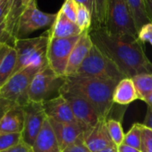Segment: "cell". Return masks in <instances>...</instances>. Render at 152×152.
I'll use <instances>...</instances> for the list:
<instances>
[{
  "label": "cell",
  "mask_w": 152,
  "mask_h": 152,
  "mask_svg": "<svg viewBox=\"0 0 152 152\" xmlns=\"http://www.w3.org/2000/svg\"><path fill=\"white\" fill-rule=\"evenodd\" d=\"M89 34L93 44L118 66L126 77L152 73V63L137 38L115 36L108 33L105 27L90 29Z\"/></svg>",
  "instance_id": "1"
},
{
  "label": "cell",
  "mask_w": 152,
  "mask_h": 152,
  "mask_svg": "<svg viewBox=\"0 0 152 152\" xmlns=\"http://www.w3.org/2000/svg\"><path fill=\"white\" fill-rule=\"evenodd\" d=\"M118 83L87 76L74 75L65 78L60 95L72 94L88 100L100 119H107L113 108L114 91Z\"/></svg>",
  "instance_id": "2"
},
{
  "label": "cell",
  "mask_w": 152,
  "mask_h": 152,
  "mask_svg": "<svg viewBox=\"0 0 152 152\" xmlns=\"http://www.w3.org/2000/svg\"><path fill=\"white\" fill-rule=\"evenodd\" d=\"M49 39L48 30L36 38L17 39L13 46L17 54V62L14 73L30 66L42 69L48 65V47Z\"/></svg>",
  "instance_id": "3"
},
{
  "label": "cell",
  "mask_w": 152,
  "mask_h": 152,
  "mask_svg": "<svg viewBox=\"0 0 152 152\" xmlns=\"http://www.w3.org/2000/svg\"><path fill=\"white\" fill-rule=\"evenodd\" d=\"M104 27L112 35L138 39V29L126 0H107Z\"/></svg>",
  "instance_id": "4"
},
{
  "label": "cell",
  "mask_w": 152,
  "mask_h": 152,
  "mask_svg": "<svg viewBox=\"0 0 152 152\" xmlns=\"http://www.w3.org/2000/svg\"><path fill=\"white\" fill-rule=\"evenodd\" d=\"M76 75L87 76L107 81L119 83L126 76L118 66L105 54H103L94 44L79 68Z\"/></svg>",
  "instance_id": "5"
},
{
  "label": "cell",
  "mask_w": 152,
  "mask_h": 152,
  "mask_svg": "<svg viewBox=\"0 0 152 152\" xmlns=\"http://www.w3.org/2000/svg\"><path fill=\"white\" fill-rule=\"evenodd\" d=\"M40 68L30 66L15 73L0 88V99L23 107L29 102V90L34 76Z\"/></svg>",
  "instance_id": "6"
},
{
  "label": "cell",
  "mask_w": 152,
  "mask_h": 152,
  "mask_svg": "<svg viewBox=\"0 0 152 152\" xmlns=\"http://www.w3.org/2000/svg\"><path fill=\"white\" fill-rule=\"evenodd\" d=\"M64 76L57 75L48 65L42 68L31 82L29 90V101L43 103L60 95L65 83Z\"/></svg>",
  "instance_id": "7"
},
{
  "label": "cell",
  "mask_w": 152,
  "mask_h": 152,
  "mask_svg": "<svg viewBox=\"0 0 152 152\" xmlns=\"http://www.w3.org/2000/svg\"><path fill=\"white\" fill-rule=\"evenodd\" d=\"M57 16L56 14H47L40 11L37 7V0L32 1L24 7L17 25L16 39H25L31 33L48 27H51Z\"/></svg>",
  "instance_id": "8"
},
{
  "label": "cell",
  "mask_w": 152,
  "mask_h": 152,
  "mask_svg": "<svg viewBox=\"0 0 152 152\" xmlns=\"http://www.w3.org/2000/svg\"><path fill=\"white\" fill-rule=\"evenodd\" d=\"M82 34L66 39H49L48 47V64L57 75L65 77V71L70 55L79 41Z\"/></svg>",
  "instance_id": "9"
},
{
  "label": "cell",
  "mask_w": 152,
  "mask_h": 152,
  "mask_svg": "<svg viewBox=\"0 0 152 152\" xmlns=\"http://www.w3.org/2000/svg\"><path fill=\"white\" fill-rule=\"evenodd\" d=\"M23 109L24 115L23 140L32 147L48 116L42 103L29 101L23 107Z\"/></svg>",
  "instance_id": "10"
},
{
  "label": "cell",
  "mask_w": 152,
  "mask_h": 152,
  "mask_svg": "<svg viewBox=\"0 0 152 152\" xmlns=\"http://www.w3.org/2000/svg\"><path fill=\"white\" fill-rule=\"evenodd\" d=\"M62 96L68 101L76 120L83 132L92 128L99 121L100 118L94 107L83 97L72 94H64Z\"/></svg>",
  "instance_id": "11"
},
{
  "label": "cell",
  "mask_w": 152,
  "mask_h": 152,
  "mask_svg": "<svg viewBox=\"0 0 152 152\" xmlns=\"http://www.w3.org/2000/svg\"><path fill=\"white\" fill-rule=\"evenodd\" d=\"M83 140L91 152H99L115 146L110 137L106 119H99L96 125L83 132Z\"/></svg>",
  "instance_id": "12"
},
{
  "label": "cell",
  "mask_w": 152,
  "mask_h": 152,
  "mask_svg": "<svg viewBox=\"0 0 152 152\" xmlns=\"http://www.w3.org/2000/svg\"><path fill=\"white\" fill-rule=\"evenodd\" d=\"M42 104L48 118L60 123L79 124L68 101L62 95H58L57 97L45 101Z\"/></svg>",
  "instance_id": "13"
},
{
  "label": "cell",
  "mask_w": 152,
  "mask_h": 152,
  "mask_svg": "<svg viewBox=\"0 0 152 152\" xmlns=\"http://www.w3.org/2000/svg\"><path fill=\"white\" fill-rule=\"evenodd\" d=\"M92 46L93 42L89 34V31H83L79 41L75 45L70 55L65 71V77L76 75L79 68L89 55Z\"/></svg>",
  "instance_id": "14"
},
{
  "label": "cell",
  "mask_w": 152,
  "mask_h": 152,
  "mask_svg": "<svg viewBox=\"0 0 152 152\" xmlns=\"http://www.w3.org/2000/svg\"><path fill=\"white\" fill-rule=\"evenodd\" d=\"M48 120L55 132L62 152L83 134V130L77 124L60 123L50 118Z\"/></svg>",
  "instance_id": "15"
},
{
  "label": "cell",
  "mask_w": 152,
  "mask_h": 152,
  "mask_svg": "<svg viewBox=\"0 0 152 152\" xmlns=\"http://www.w3.org/2000/svg\"><path fill=\"white\" fill-rule=\"evenodd\" d=\"M24 115L23 107L14 104L0 118V134L23 133Z\"/></svg>",
  "instance_id": "16"
},
{
  "label": "cell",
  "mask_w": 152,
  "mask_h": 152,
  "mask_svg": "<svg viewBox=\"0 0 152 152\" xmlns=\"http://www.w3.org/2000/svg\"><path fill=\"white\" fill-rule=\"evenodd\" d=\"M32 149L33 152H62L48 117L32 145Z\"/></svg>",
  "instance_id": "17"
},
{
  "label": "cell",
  "mask_w": 152,
  "mask_h": 152,
  "mask_svg": "<svg viewBox=\"0 0 152 152\" xmlns=\"http://www.w3.org/2000/svg\"><path fill=\"white\" fill-rule=\"evenodd\" d=\"M50 38L66 39L81 35L83 31L76 23L71 21L61 10L57 12L54 24L48 29Z\"/></svg>",
  "instance_id": "18"
},
{
  "label": "cell",
  "mask_w": 152,
  "mask_h": 152,
  "mask_svg": "<svg viewBox=\"0 0 152 152\" xmlns=\"http://www.w3.org/2000/svg\"><path fill=\"white\" fill-rule=\"evenodd\" d=\"M7 14L5 17L6 31L10 40V46L13 47L16 40V31L19 18L24 9L22 0H7Z\"/></svg>",
  "instance_id": "19"
},
{
  "label": "cell",
  "mask_w": 152,
  "mask_h": 152,
  "mask_svg": "<svg viewBox=\"0 0 152 152\" xmlns=\"http://www.w3.org/2000/svg\"><path fill=\"white\" fill-rule=\"evenodd\" d=\"M136 99H139V95L132 78L126 77L120 81L114 91V103L121 106H126L132 103Z\"/></svg>",
  "instance_id": "20"
},
{
  "label": "cell",
  "mask_w": 152,
  "mask_h": 152,
  "mask_svg": "<svg viewBox=\"0 0 152 152\" xmlns=\"http://www.w3.org/2000/svg\"><path fill=\"white\" fill-rule=\"evenodd\" d=\"M17 62V54L14 47H11L0 64V88H1L13 75Z\"/></svg>",
  "instance_id": "21"
},
{
  "label": "cell",
  "mask_w": 152,
  "mask_h": 152,
  "mask_svg": "<svg viewBox=\"0 0 152 152\" xmlns=\"http://www.w3.org/2000/svg\"><path fill=\"white\" fill-rule=\"evenodd\" d=\"M139 99L145 101V99L152 93V73H141L132 78Z\"/></svg>",
  "instance_id": "22"
},
{
  "label": "cell",
  "mask_w": 152,
  "mask_h": 152,
  "mask_svg": "<svg viewBox=\"0 0 152 152\" xmlns=\"http://www.w3.org/2000/svg\"><path fill=\"white\" fill-rule=\"evenodd\" d=\"M126 2L132 13L136 27L139 30L146 23H150L145 8V2L144 0H126Z\"/></svg>",
  "instance_id": "23"
},
{
  "label": "cell",
  "mask_w": 152,
  "mask_h": 152,
  "mask_svg": "<svg viewBox=\"0 0 152 152\" xmlns=\"http://www.w3.org/2000/svg\"><path fill=\"white\" fill-rule=\"evenodd\" d=\"M144 125L140 123H135L131 127L129 132L125 134L123 144L140 149L141 145V133Z\"/></svg>",
  "instance_id": "24"
},
{
  "label": "cell",
  "mask_w": 152,
  "mask_h": 152,
  "mask_svg": "<svg viewBox=\"0 0 152 152\" xmlns=\"http://www.w3.org/2000/svg\"><path fill=\"white\" fill-rule=\"evenodd\" d=\"M107 126L110 134V137L115 146H119L123 144L124 140V132L122 127V124L119 120L114 118L107 119Z\"/></svg>",
  "instance_id": "25"
},
{
  "label": "cell",
  "mask_w": 152,
  "mask_h": 152,
  "mask_svg": "<svg viewBox=\"0 0 152 152\" xmlns=\"http://www.w3.org/2000/svg\"><path fill=\"white\" fill-rule=\"evenodd\" d=\"M76 24H77L83 31H90L92 25V14L83 5L79 4L77 17H76Z\"/></svg>",
  "instance_id": "26"
},
{
  "label": "cell",
  "mask_w": 152,
  "mask_h": 152,
  "mask_svg": "<svg viewBox=\"0 0 152 152\" xmlns=\"http://www.w3.org/2000/svg\"><path fill=\"white\" fill-rule=\"evenodd\" d=\"M23 141L22 133L0 134V152L6 151Z\"/></svg>",
  "instance_id": "27"
},
{
  "label": "cell",
  "mask_w": 152,
  "mask_h": 152,
  "mask_svg": "<svg viewBox=\"0 0 152 152\" xmlns=\"http://www.w3.org/2000/svg\"><path fill=\"white\" fill-rule=\"evenodd\" d=\"M106 7L107 0H96V15L92 21V25L91 29L104 27L105 18H106Z\"/></svg>",
  "instance_id": "28"
},
{
  "label": "cell",
  "mask_w": 152,
  "mask_h": 152,
  "mask_svg": "<svg viewBox=\"0 0 152 152\" xmlns=\"http://www.w3.org/2000/svg\"><path fill=\"white\" fill-rule=\"evenodd\" d=\"M79 4L75 0H64V2L61 7V11L72 22L76 23Z\"/></svg>",
  "instance_id": "29"
},
{
  "label": "cell",
  "mask_w": 152,
  "mask_h": 152,
  "mask_svg": "<svg viewBox=\"0 0 152 152\" xmlns=\"http://www.w3.org/2000/svg\"><path fill=\"white\" fill-rule=\"evenodd\" d=\"M140 150V152H152V129L146 127L145 125L141 133V145Z\"/></svg>",
  "instance_id": "30"
},
{
  "label": "cell",
  "mask_w": 152,
  "mask_h": 152,
  "mask_svg": "<svg viewBox=\"0 0 152 152\" xmlns=\"http://www.w3.org/2000/svg\"><path fill=\"white\" fill-rule=\"evenodd\" d=\"M138 39L142 44L148 42L152 46V23L144 24L138 31Z\"/></svg>",
  "instance_id": "31"
},
{
  "label": "cell",
  "mask_w": 152,
  "mask_h": 152,
  "mask_svg": "<svg viewBox=\"0 0 152 152\" xmlns=\"http://www.w3.org/2000/svg\"><path fill=\"white\" fill-rule=\"evenodd\" d=\"M63 152H91L83 140V134L74 143L66 148Z\"/></svg>",
  "instance_id": "32"
},
{
  "label": "cell",
  "mask_w": 152,
  "mask_h": 152,
  "mask_svg": "<svg viewBox=\"0 0 152 152\" xmlns=\"http://www.w3.org/2000/svg\"><path fill=\"white\" fill-rule=\"evenodd\" d=\"M3 152H33V149H32V147H31L30 145H28L23 140L19 144Z\"/></svg>",
  "instance_id": "33"
},
{
  "label": "cell",
  "mask_w": 152,
  "mask_h": 152,
  "mask_svg": "<svg viewBox=\"0 0 152 152\" xmlns=\"http://www.w3.org/2000/svg\"><path fill=\"white\" fill-rule=\"evenodd\" d=\"M78 4L83 5L86 7L92 14V21L95 18L96 15V0H75Z\"/></svg>",
  "instance_id": "34"
},
{
  "label": "cell",
  "mask_w": 152,
  "mask_h": 152,
  "mask_svg": "<svg viewBox=\"0 0 152 152\" xmlns=\"http://www.w3.org/2000/svg\"><path fill=\"white\" fill-rule=\"evenodd\" d=\"M6 43L10 46V40L6 31V23L5 19L0 20V44Z\"/></svg>",
  "instance_id": "35"
},
{
  "label": "cell",
  "mask_w": 152,
  "mask_h": 152,
  "mask_svg": "<svg viewBox=\"0 0 152 152\" xmlns=\"http://www.w3.org/2000/svg\"><path fill=\"white\" fill-rule=\"evenodd\" d=\"M14 105V103L10 101H7L4 99H0V118H1L4 114Z\"/></svg>",
  "instance_id": "36"
},
{
  "label": "cell",
  "mask_w": 152,
  "mask_h": 152,
  "mask_svg": "<svg viewBox=\"0 0 152 152\" xmlns=\"http://www.w3.org/2000/svg\"><path fill=\"white\" fill-rule=\"evenodd\" d=\"M142 124L146 127H148V128L152 129V108L148 107L147 114H146L145 119H144V121H143Z\"/></svg>",
  "instance_id": "37"
},
{
  "label": "cell",
  "mask_w": 152,
  "mask_h": 152,
  "mask_svg": "<svg viewBox=\"0 0 152 152\" xmlns=\"http://www.w3.org/2000/svg\"><path fill=\"white\" fill-rule=\"evenodd\" d=\"M7 0H0V20L5 19L7 14Z\"/></svg>",
  "instance_id": "38"
},
{
  "label": "cell",
  "mask_w": 152,
  "mask_h": 152,
  "mask_svg": "<svg viewBox=\"0 0 152 152\" xmlns=\"http://www.w3.org/2000/svg\"><path fill=\"white\" fill-rule=\"evenodd\" d=\"M11 46H9L8 44L6 43H2L0 45V64H1V62L3 61L4 57L6 56V55L7 54V52L9 51Z\"/></svg>",
  "instance_id": "39"
},
{
  "label": "cell",
  "mask_w": 152,
  "mask_h": 152,
  "mask_svg": "<svg viewBox=\"0 0 152 152\" xmlns=\"http://www.w3.org/2000/svg\"><path fill=\"white\" fill-rule=\"evenodd\" d=\"M117 152H140V150L124 144H121L117 146Z\"/></svg>",
  "instance_id": "40"
},
{
  "label": "cell",
  "mask_w": 152,
  "mask_h": 152,
  "mask_svg": "<svg viewBox=\"0 0 152 152\" xmlns=\"http://www.w3.org/2000/svg\"><path fill=\"white\" fill-rule=\"evenodd\" d=\"M145 2V8L147 15L149 19V21L152 23V0H144Z\"/></svg>",
  "instance_id": "41"
},
{
  "label": "cell",
  "mask_w": 152,
  "mask_h": 152,
  "mask_svg": "<svg viewBox=\"0 0 152 152\" xmlns=\"http://www.w3.org/2000/svg\"><path fill=\"white\" fill-rule=\"evenodd\" d=\"M99 152H117V146H113V147H109L107 148H105L101 151Z\"/></svg>",
  "instance_id": "42"
},
{
  "label": "cell",
  "mask_w": 152,
  "mask_h": 152,
  "mask_svg": "<svg viewBox=\"0 0 152 152\" xmlns=\"http://www.w3.org/2000/svg\"><path fill=\"white\" fill-rule=\"evenodd\" d=\"M147 105H148V107H150V108H152V93L145 99V101H144Z\"/></svg>",
  "instance_id": "43"
},
{
  "label": "cell",
  "mask_w": 152,
  "mask_h": 152,
  "mask_svg": "<svg viewBox=\"0 0 152 152\" xmlns=\"http://www.w3.org/2000/svg\"><path fill=\"white\" fill-rule=\"evenodd\" d=\"M32 1V0H22V4H23V7H27L31 2Z\"/></svg>",
  "instance_id": "44"
},
{
  "label": "cell",
  "mask_w": 152,
  "mask_h": 152,
  "mask_svg": "<svg viewBox=\"0 0 152 152\" xmlns=\"http://www.w3.org/2000/svg\"><path fill=\"white\" fill-rule=\"evenodd\" d=\"M1 44H2V43H1ZM1 44H0V45H1Z\"/></svg>",
  "instance_id": "45"
}]
</instances>
